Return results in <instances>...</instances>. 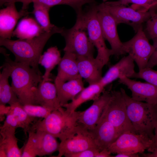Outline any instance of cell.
Segmentation results:
<instances>
[{
    "label": "cell",
    "instance_id": "cell-1",
    "mask_svg": "<svg viewBox=\"0 0 157 157\" xmlns=\"http://www.w3.org/2000/svg\"><path fill=\"white\" fill-rule=\"evenodd\" d=\"M0 53L10 66L12 79L11 86L22 105H37L35 94L39 83L43 80L39 71L26 64L13 60L6 49L0 48Z\"/></svg>",
    "mask_w": 157,
    "mask_h": 157
},
{
    "label": "cell",
    "instance_id": "cell-2",
    "mask_svg": "<svg viewBox=\"0 0 157 157\" xmlns=\"http://www.w3.org/2000/svg\"><path fill=\"white\" fill-rule=\"evenodd\" d=\"M64 28L55 26L51 31L45 32L30 39L13 40L0 38V45L5 47L14 54L15 62L26 64L40 71L39 61L46 44L53 35L60 34Z\"/></svg>",
    "mask_w": 157,
    "mask_h": 157
},
{
    "label": "cell",
    "instance_id": "cell-3",
    "mask_svg": "<svg viewBox=\"0 0 157 157\" xmlns=\"http://www.w3.org/2000/svg\"><path fill=\"white\" fill-rule=\"evenodd\" d=\"M128 117L136 133L153 140L157 122V104L153 105L133 99L121 88Z\"/></svg>",
    "mask_w": 157,
    "mask_h": 157
},
{
    "label": "cell",
    "instance_id": "cell-4",
    "mask_svg": "<svg viewBox=\"0 0 157 157\" xmlns=\"http://www.w3.org/2000/svg\"><path fill=\"white\" fill-rule=\"evenodd\" d=\"M96 3L90 4L87 10L77 14L82 24L88 32L89 38L96 47L97 54L95 59L102 68L108 62L110 57L113 55L112 51L105 44L102 29L97 16Z\"/></svg>",
    "mask_w": 157,
    "mask_h": 157
},
{
    "label": "cell",
    "instance_id": "cell-5",
    "mask_svg": "<svg viewBox=\"0 0 157 157\" xmlns=\"http://www.w3.org/2000/svg\"><path fill=\"white\" fill-rule=\"evenodd\" d=\"M79 111L71 114L63 108L51 112L42 120H38L31 125L30 131H46L63 140L79 123Z\"/></svg>",
    "mask_w": 157,
    "mask_h": 157
},
{
    "label": "cell",
    "instance_id": "cell-6",
    "mask_svg": "<svg viewBox=\"0 0 157 157\" xmlns=\"http://www.w3.org/2000/svg\"><path fill=\"white\" fill-rule=\"evenodd\" d=\"M80 18L77 17L75 24L69 29L64 28L60 33L65 41L64 52L75 55L77 57H94V46L87 36Z\"/></svg>",
    "mask_w": 157,
    "mask_h": 157
},
{
    "label": "cell",
    "instance_id": "cell-7",
    "mask_svg": "<svg viewBox=\"0 0 157 157\" xmlns=\"http://www.w3.org/2000/svg\"><path fill=\"white\" fill-rule=\"evenodd\" d=\"M102 113L120 135L127 131L136 133L128 116L124 100L120 90L111 91L110 98Z\"/></svg>",
    "mask_w": 157,
    "mask_h": 157
},
{
    "label": "cell",
    "instance_id": "cell-8",
    "mask_svg": "<svg viewBox=\"0 0 157 157\" xmlns=\"http://www.w3.org/2000/svg\"><path fill=\"white\" fill-rule=\"evenodd\" d=\"M60 141L57 157H66L69 154L97 148L89 130L79 124Z\"/></svg>",
    "mask_w": 157,
    "mask_h": 157
},
{
    "label": "cell",
    "instance_id": "cell-9",
    "mask_svg": "<svg viewBox=\"0 0 157 157\" xmlns=\"http://www.w3.org/2000/svg\"><path fill=\"white\" fill-rule=\"evenodd\" d=\"M123 46L124 54H129L137 65L139 70L146 67L154 50L142 26L138 28L136 34L131 39L123 42Z\"/></svg>",
    "mask_w": 157,
    "mask_h": 157
},
{
    "label": "cell",
    "instance_id": "cell-10",
    "mask_svg": "<svg viewBox=\"0 0 157 157\" xmlns=\"http://www.w3.org/2000/svg\"><path fill=\"white\" fill-rule=\"evenodd\" d=\"M152 142V140L143 135L127 131L121 133L108 149L111 154H142Z\"/></svg>",
    "mask_w": 157,
    "mask_h": 157
},
{
    "label": "cell",
    "instance_id": "cell-11",
    "mask_svg": "<svg viewBox=\"0 0 157 157\" xmlns=\"http://www.w3.org/2000/svg\"><path fill=\"white\" fill-rule=\"evenodd\" d=\"M97 16L103 35L110 45L113 55L119 56L124 54L123 42L117 33L116 21L104 3L97 4Z\"/></svg>",
    "mask_w": 157,
    "mask_h": 157
},
{
    "label": "cell",
    "instance_id": "cell-12",
    "mask_svg": "<svg viewBox=\"0 0 157 157\" xmlns=\"http://www.w3.org/2000/svg\"><path fill=\"white\" fill-rule=\"evenodd\" d=\"M108 11L116 21L117 24L125 23L131 25L137 30L142 24L150 18L151 12H141L133 8L123 5H111L105 3Z\"/></svg>",
    "mask_w": 157,
    "mask_h": 157
},
{
    "label": "cell",
    "instance_id": "cell-13",
    "mask_svg": "<svg viewBox=\"0 0 157 157\" xmlns=\"http://www.w3.org/2000/svg\"><path fill=\"white\" fill-rule=\"evenodd\" d=\"M89 131L100 151L108 149L120 135L103 113L96 126Z\"/></svg>",
    "mask_w": 157,
    "mask_h": 157
},
{
    "label": "cell",
    "instance_id": "cell-14",
    "mask_svg": "<svg viewBox=\"0 0 157 157\" xmlns=\"http://www.w3.org/2000/svg\"><path fill=\"white\" fill-rule=\"evenodd\" d=\"M119 83L126 86L131 91L134 100L157 104V87L148 82H142L131 79L125 76L119 78Z\"/></svg>",
    "mask_w": 157,
    "mask_h": 157
},
{
    "label": "cell",
    "instance_id": "cell-15",
    "mask_svg": "<svg viewBox=\"0 0 157 157\" xmlns=\"http://www.w3.org/2000/svg\"><path fill=\"white\" fill-rule=\"evenodd\" d=\"M110 96L111 91L104 90L89 108L79 111L78 123L89 130L93 129L99 121Z\"/></svg>",
    "mask_w": 157,
    "mask_h": 157
},
{
    "label": "cell",
    "instance_id": "cell-16",
    "mask_svg": "<svg viewBox=\"0 0 157 157\" xmlns=\"http://www.w3.org/2000/svg\"><path fill=\"white\" fill-rule=\"evenodd\" d=\"M6 5V8L0 10V38L11 39L18 20L29 13L27 10L18 11L15 3Z\"/></svg>",
    "mask_w": 157,
    "mask_h": 157
},
{
    "label": "cell",
    "instance_id": "cell-17",
    "mask_svg": "<svg viewBox=\"0 0 157 157\" xmlns=\"http://www.w3.org/2000/svg\"><path fill=\"white\" fill-rule=\"evenodd\" d=\"M134 62L129 55L123 57L109 68L98 82L105 87L115 80L119 79L121 76L132 78L136 72Z\"/></svg>",
    "mask_w": 157,
    "mask_h": 157
},
{
    "label": "cell",
    "instance_id": "cell-18",
    "mask_svg": "<svg viewBox=\"0 0 157 157\" xmlns=\"http://www.w3.org/2000/svg\"><path fill=\"white\" fill-rule=\"evenodd\" d=\"M32 140L37 156L50 155L59 150L60 143L56 138L46 131H30L28 132Z\"/></svg>",
    "mask_w": 157,
    "mask_h": 157
},
{
    "label": "cell",
    "instance_id": "cell-19",
    "mask_svg": "<svg viewBox=\"0 0 157 157\" xmlns=\"http://www.w3.org/2000/svg\"><path fill=\"white\" fill-rule=\"evenodd\" d=\"M37 105L46 108L52 111L63 109L60 105L56 85L49 81L40 82L35 94Z\"/></svg>",
    "mask_w": 157,
    "mask_h": 157
},
{
    "label": "cell",
    "instance_id": "cell-20",
    "mask_svg": "<svg viewBox=\"0 0 157 157\" xmlns=\"http://www.w3.org/2000/svg\"><path fill=\"white\" fill-rule=\"evenodd\" d=\"M57 97L60 106H63L72 101L85 88L80 75L75 79L63 82L55 78L54 81Z\"/></svg>",
    "mask_w": 157,
    "mask_h": 157
},
{
    "label": "cell",
    "instance_id": "cell-21",
    "mask_svg": "<svg viewBox=\"0 0 157 157\" xmlns=\"http://www.w3.org/2000/svg\"><path fill=\"white\" fill-rule=\"evenodd\" d=\"M77 62L79 75L89 85L98 82L102 77V70L94 57H80Z\"/></svg>",
    "mask_w": 157,
    "mask_h": 157
},
{
    "label": "cell",
    "instance_id": "cell-22",
    "mask_svg": "<svg viewBox=\"0 0 157 157\" xmlns=\"http://www.w3.org/2000/svg\"><path fill=\"white\" fill-rule=\"evenodd\" d=\"M77 57L74 54L65 52L63 56L58 64L57 74L56 78L65 82L78 77L79 74Z\"/></svg>",
    "mask_w": 157,
    "mask_h": 157
},
{
    "label": "cell",
    "instance_id": "cell-23",
    "mask_svg": "<svg viewBox=\"0 0 157 157\" xmlns=\"http://www.w3.org/2000/svg\"><path fill=\"white\" fill-rule=\"evenodd\" d=\"M104 87L98 82L85 88L71 102L64 105L66 111L72 114L83 103L88 101L94 100L98 98L104 90Z\"/></svg>",
    "mask_w": 157,
    "mask_h": 157
},
{
    "label": "cell",
    "instance_id": "cell-24",
    "mask_svg": "<svg viewBox=\"0 0 157 157\" xmlns=\"http://www.w3.org/2000/svg\"><path fill=\"white\" fill-rule=\"evenodd\" d=\"M1 68L2 71L0 74V105L8 104L10 106L17 102L20 103L9 83L11 73L9 64L5 61Z\"/></svg>",
    "mask_w": 157,
    "mask_h": 157
},
{
    "label": "cell",
    "instance_id": "cell-25",
    "mask_svg": "<svg viewBox=\"0 0 157 157\" xmlns=\"http://www.w3.org/2000/svg\"><path fill=\"white\" fill-rule=\"evenodd\" d=\"M45 32L35 19L25 17L22 19L13 31L12 37L19 39H30L37 37Z\"/></svg>",
    "mask_w": 157,
    "mask_h": 157
},
{
    "label": "cell",
    "instance_id": "cell-26",
    "mask_svg": "<svg viewBox=\"0 0 157 157\" xmlns=\"http://www.w3.org/2000/svg\"><path fill=\"white\" fill-rule=\"evenodd\" d=\"M22 3V10H27L28 5L31 3L38 2L45 5L51 8L59 5H65L72 8L77 14L83 11L82 7L84 5L97 3L96 0H16V2Z\"/></svg>",
    "mask_w": 157,
    "mask_h": 157
},
{
    "label": "cell",
    "instance_id": "cell-27",
    "mask_svg": "<svg viewBox=\"0 0 157 157\" xmlns=\"http://www.w3.org/2000/svg\"><path fill=\"white\" fill-rule=\"evenodd\" d=\"M61 58L60 52L56 46L50 47L41 55L39 63L43 66L45 69L44 73L42 76V82L50 80L49 76L51 72L58 65Z\"/></svg>",
    "mask_w": 157,
    "mask_h": 157
},
{
    "label": "cell",
    "instance_id": "cell-28",
    "mask_svg": "<svg viewBox=\"0 0 157 157\" xmlns=\"http://www.w3.org/2000/svg\"><path fill=\"white\" fill-rule=\"evenodd\" d=\"M15 133L1 132L0 148L5 151L7 157H21L24 146L19 149Z\"/></svg>",
    "mask_w": 157,
    "mask_h": 157
},
{
    "label": "cell",
    "instance_id": "cell-29",
    "mask_svg": "<svg viewBox=\"0 0 157 157\" xmlns=\"http://www.w3.org/2000/svg\"><path fill=\"white\" fill-rule=\"evenodd\" d=\"M10 106L8 113L12 114L15 117L19 125L26 135L30 130L31 125L38 121L37 118L30 116L25 111L20 102L15 103Z\"/></svg>",
    "mask_w": 157,
    "mask_h": 157
},
{
    "label": "cell",
    "instance_id": "cell-30",
    "mask_svg": "<svg viewBox=\"0 0 157 157\" xmlns=\"http://www.w3.org/2000/svg\"><path fill=\"white\" fill-rule=\"evenodd\" d=\"M33 9L32 13L35 20L45 32L51 31L55 26L50 22L49 12L50 7L38 2L33 3Z\"/></svg>",
    "mask_w": 157,
    "mask_h": 157
},
{
    "label": "cell",
    "instance_id": "cell-31",
    "mask_svg": "<svg viewBox=\"0 0 157 157\" xmlns=\"http://www.w3.org/2000/svg\"><path fill=\"white\" fill-rule=\"evenodd\" d=\"M105 3L111 5L125 6L132 3V8L137 11L145 12L157 11V0H119L115 1H107Z\"/></svg>",
    "mask_w": 157,
    "mask_h": 157
},
{
    "label": "cell",
    "instance_id": "cell-32",
    "mask_svg": "<svg viewBox=\"0 0 157 157\" xmlns=\"http://www.w3.org/2000/svg\"><path fill=\"white\" fill-rule=\"evenodd\" d=\"M25 111L30 116L35 118H46L52 111L50 110L38 105H22Z\"/></svg>",
    "mask_w": 157,
    "mask_h": 157
},
{
    "label": "cell",
    "instance_id": "cell-33",
    "mask_svg": "<svg viewBox=\"0 0 157 157\" xmlns=\"http://www.w3.org/2000/svg\"><path fill=\"white\" fill-rule=\"evenodd\" d=\"M132 78L142 79L157 87V71L146 67L136 72Z\"/></svg>",
    "mask_w": 157,
    "mask_h": 157
},
{
    "label": "cell",
    "instance_id": "cell-34",
    "mask_svg": "<svg viewBox=\"0 0 157 157\" xmlns=\"http://www.w3.org/2000/svg\"><path fill=\"white\" fill-rule=\"evenodd\" d=\"M151 11V16L146 22V30L149 38L153 40L157 38V13Z\"/></svg>",
    "mask_w": 157,
    "mask_h": 157
},
{
    "label": "cell",
    "instance_id": "cell-35",
    "mask_svg": "<svg viewBox=\"0 0 157 157\" xmlns=\"http://www.w3.org/2000/svg\"><path fill=\"white\" fill-rule=\"evenodd\" d=\"M19 127H20L19 124L15 116L8 113L3 124L0 127V131L15 132L16 129Z\"/></svg>",
    "mask_w": 157,
    "mask_h": 157
},
{
    "label": "cell",
    "instance_id": "cell-36",
    "mask_svg": "<svg viewBox=\"0 0 157 157\" xmlns=\"http://www.w3.org/2000/svg\"><path fill=\"white\" fill-rule=\"evenodd\" d=\"M37 156L32 140L28 135L27 141L24 146L22 157H35Z\"/></svg>",
    "mask_w": 157,
    "mask_h": 157
},
{
    "label": "cell",
    "instance_id": "cell-37",
    "mask_svg": "<svg viewBox=\"0 0 157 157\" xmlns=\"http://www.w3.org/2000/svg\"><path fill=\"white\" fill-rule=\"evenodd\" d=\"M100 151L97 148H91L77 153L69 154L66 157H96Z\"/></svg>",
    "mask_w": 157,
    "mask_h": 157
},
{
    "label": "cell",
    "instance_id": "cell-38",
    "mask_svg": "<svg viewBox=\"0 0 157 157\" xmlns=\"http://www.w3.org/2000/svg\"><path fill=\"white\" fill-rule=\"evenodd\" d=\"M154 48V51L150 58L147 65L146 67L152 68L157 65V38L153 40Z\"/></svg>",
    "mask_w": 157,
    "mask_h": 157
},
{
    "label": "cell",
    "instance_id": "cell-39",
    "mask_svg": "<svg viewBox=\"0 0 157 157\" xmlns=\"http://www.w3.org/2000/svg\"><path fill=\"white\" fill-rule=\"evenodd\" d=\"M150 153L142 154V157H157V146L153 147L149 151Z\"/></svg>",
    "mask_w": 157,
    "mask_h": 157
},
{
    "label": "cell",
    "instance_id": "cell-40",
    "mask_svg": "<svg viewBox=\"0 0 157 157\" xmlns=\"http://www.w3.org/2000/svg\"><path fill=\"white\" fill-rule=\"evenodd\" d=\"M156 146H157V122L155 127L154 135L153 140V142L151 147L147 149L148 151H149L153 147Z\"/></svg>",
    "mask_w": 157,
    "mask_h": 157
},
{
    "label": "cell",
    "instance_id": "cell-41",
    "mask_svg": "<svg viewBox=\"0 0 157 157\" xmlns=\"http://www.w3.org/2000/svg\"><path fill=\"white\" fill-rule=\"evenodd\" d=\"M138 154H132L127 153H120L116 154L114 157H138Z\"/></svg>",
    "mask_w": 157,
    "mask_h": 157
},
{
    "label": "cell",
    "instance_id": "cell-42",
    "mask_svg": "<svg viewBox=\"0 0 157 157\" xmlns=\"http://www.w3.org/2000/svg\"><path fill=\"white\" fill-rule=\"evenodd\" d=\"M111 154L108 149H105L100 151L97 155L96 157H112Z\"/></svg>",
    "mask_w": 157,
    "mask_h": 157
},
{
    "label": "cell",
    "instance_id": "cell-43",
    "mask_svg": "<svg viewBox=\"0 0 157 157\" xmlns=\"http://www.w3.org/2000/svg\"><path fill=\"white\" fill-rule=\"evenodd\" d=\"M16 0H0V6H2L3 5H6L9 3L16 2Z\"/></svg>",
    "mask_w": 157,
    "mask_h": 157
},
{
    "label": "cell",
    "instance_id": "cell-44",
    "mask_svg": "<svg viewBox=\"0 0 157 157\" xmlns=\"http://www.w3.org/2000/svg\"><path fill=\"white\" fill-rule=\"evenodd\" d=\"M107 0H102V1H103V2H104V3H105V2H107Z\"/></svg>",
    "mask_w": 157,
    "mask_h": 157
}]
</instances>
